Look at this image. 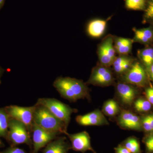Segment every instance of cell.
Wrapping results in <instances>:
<instances>
[{
	"mask_svg": "<svg viewBox=\"0 0 153 153\" xmlns=\"http://www.w3.org/2000/svg\"><path fill=\"white\" fill-rule=\"evenodd\" d=\"M134 108L137 111L146 112L151 109L152 105L147 100L139 99L134 102Z\"/></svg>",
	"mask_w": 153,
	"mask_h": 153,
	"instance_id": "obj_25",
	"label": "cell"
},
{
	"mask_svg": "<svg viewBox=\"0 0 153 153\" xmlns=\"http://www.w3.org/2000/svg\"><path fill=\"white\" fill-rule=\"evenodd\" d=\"M116 91L123 104L130 106L133 103L137 94L134 85L121 81L117 84Z\"/></svg>",
	"mask_w": 153,
	"mask_h": 153,
	"instance_id": "obj_13",
	"label": "cell"
},
{
	"mask_svg": "<svg viewBox=\"0 0 153 153\" xmlns=\"http://www.w3.org/2000/svg\"><path fill=\"white\" fill-rule=\"evenodd\" d=\"M137 55L141 62L146 68H148L153 63V48L147 46L143 49H139Z\"/></svg>",
	"mask_w": 153,
	"mask_h": 153,
	"instance_id": "obj_19",
	"label": "cell"
},
{
	"mask_svg": "<svg viewBox=\"0 0 153 153\" xmlns=\"http://www.w3.org/2000/svg\"><path fill=\"white\" fill-rule=\"evenodd\" d=\"M147 0H125V6L130 10L144 11Z\"/></svg>",
	"mask_w": 153,
	"mask_h": 153,
	"instance_id": "obj_22",
	"label": "cell"
},
{
	"mask_svg": "<svg viewBox=\"0 0 153 153\" xmlns=\"http://www.w3.org/2000/svg\"><path fill=\"white\" fill-rule=\"evenodd\" d=\"M59 136L55 133L44 129L34 122L32 131L33 148L31 153H38L42 148Z\"/></svg>",
	"mask_w": 153,
	"mask_h": 153,
	"instance_id": "obj_9",
	"label": "cell"
},
{
	"mask_svg": "<svg viewBox=\"0 0 153 153\" xmlns=\"http://www.w3.org/2000/svg\"><path fill=\"white\" fill-rule=\"evenodd\" d=\"M122 144L131 153H141L139 141L135 137L128 138Z\"/></svg>",
	"mask_w": 153,
	"mask_h": 153,
	"instance_id": "obj_23",
	"label": "cell"
},
{
	"mask_svg": "<svg viewBox=\"0 0 153 153\" xmlns=\"http://www.w3.org/2000/svg\"><path fill=\"white\" fill-rule=\"evenodd\" d=\"M5 139L10 146L25 144L29 146L31 150L33 148L32 134L26 126L12 118L10 119L8 132Z\"/></svg>",
	"mask_w": 153,
	"mask_h": 153,
	"instance_id": "obj_3",
	"label": "cell"
},
{
	"mask_svg": "<svg viewBox=\"0 0 153 153\" xmlns=\"http://www.w3.org/2000/svg\"><path fill=\"white\" fill-rule=\"evenodd\" d=\"M146 97L148 101L153 105V87H149L146 88L145 91Z\"/></svg>",
	"mask_w": 153,
	"mask_h": 153,
	"instance_id": "obj_29",
	"label": "cell"
},
{
	"mask_svg": "<svg viewBox=\"0 0 153 153\" xmlns=\"http://www.w3.org/2000/svg\"><path fill=\"white\" fill-rule=\"evenodd\" d=\"M134 33L133 40L134 43H140L141 44L149 46L153 42V27L152 26L147 28L137 29L134 28L132 29Z\"/></svg>",
	"mask_w": 153,
	"mask_h": 153,
	"instance_id": "obj_17",
	"label": "cell"
},
{
	"mask_svg": "<svg viewBox=\"0 0 153 153\" xmlns=\"http://www.w3.org/2000/svg\"><path fill=\"white\" fill-rule=\"evenodd\" d=\"M119 111V107L117 102L114 100H109L103 105L102 112L108 116L114 117L118 114Z\"/></svg>",
	"mask_w": 153,
	"mask_h": 153,
	"instance_id": "obj_21",
	"label": "cell"
},
{
	"mask_svg": "<svg viewBox=\"0 0 153 153\" xmlns=\"http://www.w3.org/2000/svg\"><path fill=\"white\" fill-rule=\"evenodd\" d=\"M152 131H153V114L148 115Z\"/></svg>",
	"mask_w": 153,
	"mask_h": 153,
	"instance_id": "obj_32",
	"label": "cell"
},
{
	"mask_svg": "<svg viewBox=\"0 0 153 153\" xmlns=\"http://www.w3.org/2000/svg\"><path fill=\"white\" fill-rule=\"evenodd\" d=\"M65 134L70 140L71 149L73 151L82 153L91 151L96 153L91 146L90 137L87 132L83 131L73 134H69L67 132Z\"/></svg>",
	"mask_w": 153,
	"mask_h": 153,
	"instance_id": "obj_10",
	"label": "cell"
},
{
	"mask_svg": "<svg viewBox=\"0 0 153 153\" xmlns=\"http://www.w3.org/2000/svg\"><path fill=\"white\" fill-rule=\"evenodd\" d=\"M0 153H27L24 149L17 147L16 146H10L4 150L0 152Z\"/></svg>",
	"mask_w": 153,
	"mask_h": 153,
	"instance_id": "obj_27",
	"label": "cell"
},
{
	"mask_svg": "<svg viewBox=\"0 0 153 153\" xmlns=\"http://www.w3.org/2000/svg\"><path fill=\"white\" fill-rule=\"evenodd\" d=\"M115 153H131L122 144L114 148Z\"/></svg>",
	"mask_w": 153,
	"mask_h": 153,
	"instance_id": "obj_30",
	"label": "cell"
},
{
	"mask_svg": "<svg viewBox=\"0 0 153 153\" xmlns=\"http://www.w3.org/2000/svg\"><path fill=\"white\" fill-rule=\"evenodd\" d=\"M10 118L5 108H0V137L6 139L8 132Z\"/></svg>",
	"mask_w": 153,
	"mask_h": 153,
	"instance_id": "obj_20",
	"label": "cell"
},
{
	"mask_svg": "<svg viewBox=\"0 0 153 153\" xmlns=\"http://www.w3.org/2000/svg\"><path fill=\"white\" fill-rule=\"evenodd\" d=\"M144 143L148 152H153V134L148 136L145 139Z\"/></svg>",
	"mask_w": 153,
	"mask_h": 153,
	"instance_id": "obj_26",
	"label": "cell"
},
{
	"mask_svg": "<svg viewBox=\"0 0 153 153\" xmlns=\"http://www.w3.org/2000/svg\"><path fill=\"white\" fill-rule=\"evenodd\" d=\"M53 86L63 98L75 102L79 99L89 98V91L87 84L81 79L70 77L58 76Z\"/></svg>",
	"mask_w": 153,
	"mask_h": 153,
	"instance_id": "obj_1",
	"label": "cell"
},
{
	"mask_svg": "<svg viewBox=\"0 0 153 153\" xmlns=\"http://www.w3.org/2000/svg\"><path fill=\"white\" fill-rule=\"evenodd\" d=\"M71 149V144L66 137L59 136L44 147L42 153H68Z\"/></svg>",
	"mask_w": 153,
	"mask_h": 153,
	"instance_id": "obj_15",
	"label": "cell"
},
{
	"mask_svg": "<svg viewBox=\"0 0 153 153\" xmlns=\"http://www.w3.org/2000/svg\"><path fill=\"white\" fill-rule=\"evenodd\" d=\"M115 82L113 72L110 68L98 64L92 68L86 84L105 87L113 85Z\"/></svg>",
	"mask_w": 153,
	"mask_h": 153,
	"instance_id": "obj_8",
	"label": "cell"
},
{
	"mask_svg": "<svg viewBox=\"0 0 153 153\" xmlns=\"http://www.w3.org/2000/svg\"><path fill=\"white\" fill-rule=\"evenodd\" d=\"M143 23H153V0H147L144 10Z\"/></svg>",
	"mask_w": 153,
	"mask_h": 153,
	"instance_id": "obj_24",
	"label": "cell"
},
{
	"mask_svg": "<svg viewBox=\"0 0 153 153\" xmlns=\"http://www.w3.org/2000/svg\"><path fill=\"white\" fill-rule=\"evenodd\" d=\"M117 123L121 128L126 129L140 130L142 127L139 117L126 110L121 111L118 117Z\"/></svg>",
	"mask_w": 153,
	"mask_h": 153,
	"instance_id": "obj_12",
	"label": "cell"
},
{
	"mask_svg": "<svg viewBox=\"0 0 153 153\" xmlns=\"http://www.w3.org/2000/svg\"><path fill=\"white\" fill-rule=\"evenodd\" d=\"M148 76L145 66L136 59L131 67L120 77L123 82L135 86H143L147 82Z\"/></svg>",
	"mask_w": 153,
	"mask_h": 153,
	"instance_id": "obj_5",
	"label": "cell"
},
{
	"mask_svg": "<svg viewBox=\"0 0 153 153\" xmlns=\"http://www.w3.org/2000/svg\"><path fill=\"white\" fill-rule=\"evenodd\" d=\"M76 123L82 126H101L108 125V122L103 113L99 109L84 115H79L76 117Z\"/></svg>",
	"mask_w": 153,
	"mask_h": 153,
	"instance_id": "obj_11",
	"label": "cell"
},
{
	"mask_svg": "<svg viewBox=\"0 0 153 153\" xmlns=\"http://www.w3.org/2000/svg\"><path fill=\"white\" fill-rule=\"evenodd\" d=\"M4 72V70L0 66V84L1 83V78Z\"/></svg>",
	"mask_w": 153,
	"mask_h": 153,
	"instance_id": "obj_33",
	"label": "cell"
},
{
	"mask_svg": "<svg viewBox=\"0 0 153 153\" xmlns=\"http://www.w3.org/2000/svg\"><path fill=\"white\" fill-rule=\"evenodd\" d=\"M6 0H0V10L2 8Z\"/></svg>",
	"mask_w": 153,
	"mask_h": 153,
	"instance_id": "obj_34",
	"label": "cell"
},
{
	"mask_svg": "<svg viewBox=\"0 0 153 153\" xmlns=\"http://www.w3.org/2000/svg\"><path fill=\"white\" fill-rule=\"evenodd\" d=\"M111 16L106 19H96L88 22L85 27V32L91 38H98L104 35L107 27L108 22Z\"/></svg>",
	"mask_w": 153,
	"mask_h": 153,
	"instance_id": "obj_14",
	"label": "cell"
},
{
	"mask_svg": "<svg viewBox=\"0 0 153 153\" xmlns=\"http://www.w3.org/2000/svg\"><path fill=\"white\" fill-rule=\"evenodd\" d=\"M141 123L142 126L145 131L148 132L152 131L148 115L143 119L141 121Z\"/></svg>",
	"mask_w": 153,
	"mask_h": 153,
	"instance_id": "obj_28",
	"label": "cell"
},
{
	"mask_svg": "<svg viewBox=\"0 0 153 153\" xmlns=\"http://www.w3.org/2000/svg\"><path fill=\"white\" fill-rule=\"evenodd\" d=\"M134 43L131 38L114 36V45L118 55H129Z\"/></svg>",
	"mask_w": 153,
	"mask_h": 153,
	"instance_id": "obj_18",
	"label": "cell"
},
{
	"mask_svg": "<svg viewBox=\"0 0 153 153\" xmlns=\"http://www.w3.org/2000/svg\"><path fill=\"white\" fill-rule=\"evenodd\" d=\"M36 103L46 107L56 117L63 122L68 128L71 120V114L77 111L68 105L55 98H39Z\"/></svg>",
	"mask_w": 153,
	"mask_h": 153,
	"instance_id": "obj_4",
	"label": "cell"
},
{
	"mask_svg": "<svg viewBox=\"0 0 153 153\" xmlns=\"http://www.w3.org/2000/svg\"><path fill=\"white\" fill-rule=\"evenodd\" d=\"M148 76L153 81V63L149 67L146 68Z\"/></svg>",
	"mask_w": 153,
	"mask_h": 153,
	"instance_id": "obj_31",
	"label": "cell"
},
{
	"mask_svg": "<svg viewBox=\"0 0 153 153\" xmlns=\"http://www.w3.org/2000/svg\"><path fill=\"white\" fill-rule=\"evenodd\" d=\"M34 122L46 130L60 135L67 132V127L46 107L38 103L35 105Z\"/></svg>",
	"mask_w": 153,
	"mask_h": 153,
	"instance_id": "obj_2",
	"label": "cell"
},
{
	"mask_svg": "<svg viewBox=\"0 0 153 153\" xmlns=\"http://www.w3.org/2000/svg\"><path fill=\"white\" fill-rule=\"evenodd\" d=\"M99 64L110 67L117 57L114 45V36L107 35L98 45L97 49Z\"/></svg>",
	"mask_w": 153,
	"mask_h": 153,
	"instance_id": "obj_6",
	"label": "cell"
},
{
	"mask_svg": "<svg viewBox=\"0 0 153 153\" xmlns=\"http://www.w3.org/2000/svg\"><path fill=\"white\" fill-rule=\"evenodd\" d=\"M135 58L130 55H118L113 63V69L116 74L121 76L131 67Z\"/></svg>",
	"mask_w": 153,
	"mask_h": 153,
	"instance_id": "obj_16",
	"label": "cell"
},
{
	"mask_svg": "<svg viewBox=\"0 0 153 153\" xmlns=\"http://www.w3.org/2000/svg\"><path fill=\"white\" fill-rule=\"evenodd\" d=\"M10 117L19 121L25 125L28 130L32 134L34 124V113L35 105L22 107L10 105L5 107Z\"/></svg>",
	"mask_w": 153,
	"mask_h": 153,
	"instance_id": "obj_7",
	"label": "cell"
},
{
	"mask_svg": "<svg viewBox=\"0 0 153 153\" xmlns=\"http://www.w3.org/2000/svg\"><path fill=\"white\" fill-rule=\"evenodd\" d=\"M4 147V144L3 142L0 140V148H3Z\"/></svg>",
	"mask_w": 153,
	"mask_h": 153,
	"instance_id": "obj_35",
	"label": "cell"
}]
</instances>
